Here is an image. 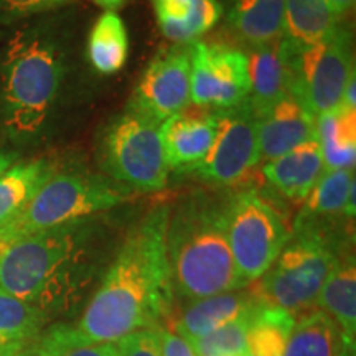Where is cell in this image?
<instances>
[{
    "label": "cell",
    "mask_w": 356,
    "mask_h": 356,
    "mask_svg": "<svg viewBox=\"0 0 356 356\" xmlns=\"http://www.w3.org/2000/svg\"><path fill=\"white\" fill-rule=\"evenodd\" d=\"M168 215L170 204H155L129 229L81 318L71 323L81 343H118L132 332L155 330L172 317Z\"/></svg>",
    "instance_id": "6da1fadb"
},
{
    "label": "cell",
    "mask_w": 356,
    "mask_h": 356,
    "mask_svg": "<svg viewBox=\"0 0 356 356\" xmlns=\"http://www.w3.org/2000/svg\"><path fill=\"white\" fill-rule=\"evenodd\" d=\"M114 254V233L97 216L25 236L0 249V291L47 315L73 309Z\"/></svg>",
    "instance_id": "7a4b0ae2"
},
{
    "label": "cell",
    "mask_w": 356,
    "mask_h": 356,
    "mask_svg": "<svg viewBox=\"0 0 356 356\" xmlns=\"http://www.w3.org/2000/svg\"><path fill=\"white\" fill-rule=\"evenodd\" d=\"M65 55L50 26L26 25L0 42V137L30 145L47 131L65 79Z\"/></svg>",
    "instance_id": "3957f363"
},
{
    "label": "cell",
    "mask_w": 356,
    "mask_h": 356,
    "mask_svg": "<svg viewBox=\"0 0 356 356\" xmlns=\"http://www.w3.org/2000/svg\"><path fill=\"white\" fill-rule=\"evenodd\" d=\"M173 293L198 300L248 287L226 234V200L195 191L170 207L165 233Z\"/></svg>",
    "instance_id": "277c9868"
},
{
    "label": "cell",
    "mask_w": 356,
    "mask_h": 356,
    "mask_svg": "<svg viewBox=\"0 0 356 356\" xmlns=\"http://www.w3.org/2000/svg\"><path fill=\"white\" fill-rule=\"evenodd\" d=\"M348 251L350 234L341 236L340 226L293 222L291 239L267 273L252 282V292L261 304L302 317L317 307L320 289Z\"/></svg>",
    "instance_id": "5b68a950"
},
{
    "label": "cell",
    "mask_w": 356,
    "mask_h": 356,
    "mask_svg": "<svg viewBox=\"0 0 356 356\" xmlns=\"http://www.w3.org/2000/svg\"><path fill=\"white\" fill-rule=\"evenodd\" d=\"M131 198L132 191L111 178L88 172L56 170L10 221L0 226V246L97 216Z\"/></svg>",
    "instance_id": "8992f818"
},
{
    "label": "cell",
    "mask_w": 356,
    "mask_h": 356,
    "mask_svg": "<svg viewBox=\"0 0 356 356\" xmlns=\"http://www.w3.org/2000/svg\"><path fill=\"white\" fill-rule=\"evenodd\" d=\"M97 160L111 180L131 191L162 190L170 172L160 122L129 108L104 127Z\"/></svg>",
    "instance_id": "52a82bcc"
},
{
    "label": "cell",
    "mask_w": 356,
    "mask_h": 356,
    "mask_svg": "<svg viewBox=\"0 0 356 356\" xmlns=\"http://www.w3.org/2000/svg\"><path fill=\"white\" fill-rule=\"evenodd\" d=\"M226 234L246 286L267 273L291 239L280 211L254 190H241L226 200Z\"/></svg>",
    "instance_id": "ba28073f"
},
{
    "label": "cell",
    "mask_w": 356,
    "mask_h": 356,
    "mask_svg": "<svg viewBox=\"0 0 356 356\" xmlns=\"http://www.w3.org/2000/svg\"><path fill=\"white\" fill-rule=\"evenodd\" d=\"M291 42V95L312 115L341 104L343 91L355 74L351 35L341 26L335 35L315 44Z\"/></svg>",
    "instance_id": "9c48e42d"
},
{
    "label": "cell",
    "mask_w": 356,
    "mask_h": 356,
    "mask_svg": "<svg viewBox=\"0 0 356 356\" xmlns=\"http://www.w3.org/2000/svg\"><path fill=\"white\" fill-rule=\"evenodd\" d=\"M218 131L210 152L188 173L215 186H243L261 165L257 118L249 101L216 109Z\"/></svg>",
    "instance_id": "30bf717a"
},
{
    "label": "cell",
    "mask_w": 356,
    "mask_h": 356,
    "mask_svg": "<svg viewBox=\"0 0 356 356\" xmlns=\"http://www.w3.org/2000/svg\"><path fill=\"white\" fill-rule=\"evenodd\" d=\"M190 99L198 108L229 109L249 99L248 55L225 43L191 42Z\"/></svg>",
    "instance_id": "8fae6325"
},
{
    "label": "cell",
    "mask_w": 356,
    "mask_h": 356,
    "mask_svg": "<svg viewBox=\"0 0 356 356\" xmlns=\"http://www.w3.org/2000/svg\"><path fill=\"white\" fill-rule=\"evenodd\" d=\"M190 43L162 48L142 74L127 108L162 124L190 106Z\"/></svg>",
    "instance_id": "7c38bea8"
},
{
    "label": "cell",
    "mask_w": 356,
    "mask_h": 356,
    "mask_svg": "<svg viewBox=\"0 0 356 356\" xmlns=\"http://www.w3.org/2000/svg\"><path fill=\"white\" fill-rule=\"evenodd\" d=\"M216 131V109L186 108L165 119L160 124V137L168 168L190 172L210 152Z\"/></svg>",
    "instance_id": "4fadbf2b"
},
{
    "label": "cell",
    "mask_w": 356,
    "mask_h": 356,
    "mask_svg": "<svg viewBox=\"0 0 356 356\" xmlns=\"http://www.w3.org/2000/svg\"><path fill=\"white\" fill-rule=\"evenodd\" d=\"M248 63L251 78L249 104L261 118L280 99L291 95V42L284 35L274 43L249 48Z\"/></svg>",
    "instance_id": "5bb4252c"
},
{
    "label": "cell",
    "mask_w": 356,
    "mask_h": 356,
    "mask_svg": "<svg viewBox=\"0 0 356 356\" xmlns=\"http://www.w3.org/2000/svg\"><path fill=\"white\" fill-rule=\"evenodd\" d=\"M317 118L292 95L257 118V142L262 163L317 139Z\"/></svg>",
    "instance_id": "9a60e30c"
},
{
    "label": "cell",
    "mask_w": 356,
    "mask_h": 356,
    "mask_svg": "<svg viewBox=\"0 0 356 356\" xmlns=\"http://www.w3.org/2000/svg\"><path fill=\"white\" fill-rule=\"evenodd\" d=\"M261 305L264 304H261L252 289L248 286L239 291L190 300V304L181 310L178 317L167 318V328L186 338L188 341H193L200 337L215 332L222 325L233 322L241 315L256 310Z\"/></svg>",
    "instance_id": "2e32d148"
},
{
    "label": "cell",
    "mask_w": 356,
    "mask_h": 356,
    "mask_svg": "<svg viewBox=\"0 0 356 356\" xmlns=\"http://www.w3.org/2000/svg\"><path fill=\"white\" fill-rule=\"evenodd\" d=\"M323 170L325 163L317 139L262 163V175L267 184L293 203L305 202Z\"/></svg>",
    "instance_id": "e0dca14e"
},
{
    "label": "cell",
    "mask_w": 356,
    "mask_h": 356,
    "mask_svg": "<svg viewBox=\"0 0 356 356\" xmlns=\"http://www.w3.org/2000/svg\"><path fill=\"white\" fill-rule=\"evenodd\" d=\"M355 218V175L353 170L325 168L317 185L305 200L296 221L338 225V220Z\"/></svg>",
    "instance_id": "ac0fdd59"
},
{
    "label": "cell",
    "mask_w": 356,
    "mask_h": 356,
    "mask_svg": "<svg viewBox=\"0 0 356 356\" xmlns=\"http://www.w3.org/2000/svg\"><path fill=\"white\" fill-rule=\"evenodd\" d=\"M228 24L249 48L277 42L286 35L284 0H234Z\"/></svg>",
    "instance_id": "d6986e66"
},
{
    "label": "cell",
    "mask_w": 356,
    "mask_h": 356,
    "mask_svg": "<svg viewBox=\"0 0 356 356\" xmlns=\"http://www.w3.org/2000/svg\"><path fill=\"white\" fill-rule=\"evenodd\" d=\"M318 310L335 322L350 341L356 340V264L353 251L341 254L320 289Z\"/></svg>",
    "instance_id": "ffe728a7"
},
{
    "label": "cell",
    "mask_w": 356,
    "mask_h": 356,
    "mask_svg": "<svg viewBox=\"0 0 356 356\" xmlns=\"http://www.w3.org/2000/svg\"><path fill=\"white\" fill-rule=\"evenodd\" d=\"M315 124L325 168L355 170L356 111L345 104H338L317 115Z\"/></svg>",
    "instance_id": "44dd1931"
},
{
    "label": "cell",
    "mask_w": 356,
    "mask_h": 356,
    "mask_svg": "<svg viewBox=\"0 0 356 356\" xmlns=\"http://www.w3.org/2000/svg\"><path fill=\"white\" fill-rule=\"evenodd\" d=\"M58 170L50 159L15 162L0 175V226L10 221Z\"/></svg>",
    "instance_id": "7402d4cb"
},
{
    "label": "cell",
    "mask_w": 356,
    "mask_h": 356,
    "mask_svg": "<svg viewBox=\"0 0 356 356\" xmlns=\"http://www.w3.org/2000/svg\"><path fill=\"white\" fill-rule=\"evenodd\" d=\"M47 320L48 315L37 305L0 291V356H12L32 343Z\"/></svg>",
    "instance_id": "603a6c76"
},
{
    "label": "cell",
    "mask_w": 356,
    "mask_h": 356,
    "mask_svg": "<svg viewBox=\"0 0 356 356\" xmlns=\"http://www.w3.org/2000/svg\"><path fill=\"white\" fill-rule=\"evenodd\" d=\"M286 37L300 44H315L341 29L340 17L327 0H284Z\"/></svg>",
    "instance_id": "cb8c5ba5"
},
{
    "label": "cell",
    "mask_w": 356,
    "mask_h": 356,
    "mask_svg": "<svg viewBox=\"0 0 356 356\" xmlns=\"http://www.w3.org/2000/svg\"><path fill=\"white\" fill-rule=\"evenodd\" d=\"M346 341L350 340L325 312L312 310L293 325L284 356H338Z\"/></svg>",
    "instance_id": "d4e9b609"
},
{
    "label": "cell",
    "mask_w": 356,
    "mask_h": 356,
    "mask_svg": "<svg viewBox=\"0 0 356 356\" xmlns=\"http://www.w3.org/2000/svg\"><path fill=\"white\" fill-rule=\"evenodd\" d=\"M129 38L126 25L115 12H104L88 38L89 63L101 74H114L126 65Z\"/></svg>",
    "instance_id": "484cf974"
},
{
    "label": "cell",
    "mask_w": 356,
    "mask_h": 356,
    "mask_svg": "<svg viewBox=\"0 0 356 356\" xmlns=\"http://www.w3.org/2000/svg\"><path fill=\"white\" fill-rule=\"evenodd\" d=\"M297 318L284 309L261 305L252 317L248 333V355L284 356Z\"/></svg>",
    "instance_id": "4316f807"
},
{
    "label": "cell",
    "mask_w": 356,
    "mask_h": 356,
    "mask_svg": "<svg viewBox=\"0 0 356 356\" xmlns=\"http://www.w3.org/2000/svg\"><path fill=\"white\" fill-rule=\"evenodd\" d=\"M259 309V307H257ZM256 309V310H257ZM256 310L191 341L197 356H246L248 333Z\"/></svg>",
    "instance_id": "83f0119b"
},
{
    "label": "cell",
    "mask_w": 356,
    "mask_h": 356,
    "mask_svg": "<svg viewBox=\"0 0 356 356\" xmlns=\"http://www.w3.org/2000/svg\"><path fill=\"white\" fill-rule=\"evenodd\" d=\"M221 17V6L216 0H191L188 15H186V26H188L191 38L197 42L218 24Z\"/></svg>",
    "instance_id": "f1b7e54d"
},
{
    "label": "cell",
    "mask_w": 356,
    "mask_h": 356,
    "mask_svg": "<svg viewBox=\"0 0 356 356\" xmlns=\"http://www.w3.org/2000/svg\"><path fill=\"white\" fill-rule=\"evenodd\" d=\"M115 346H118V356H162L157 328L129 333Z\"/></svg>",
    "instance_id": "f546056e"
},
{
    "label": "cell",
    "mask_w": 356,
    "mask_h": 356,
    "mask_svg": "<svg viewBox=\"0 0 356 356\" xmlns=\"http://www.w3.org/2000/svg\"><path fill=\"white\" fill-rule=\"evenodd\" d=\"M70 0H0L2 19H24L58 8Z\"/></svg>",
    "instance_id": "4dcf8cb0"
},
{
    "label": "cell",
    "mask_w": 356,
    "mask_h": 356,
    "mask_svg": "<svg viewBox=\"0 0 356 356\" xmlns=\"http://www.w3.org/2000/svg\"><path fill=\"white\" fill-rule=\"evenodd\" d=\"M157 332L162 356H197L193 345L186 338L178 335L170 328L163 327V325L157 328Z\"/></svg>",
    "instance_id": "1f68e13d"
},
{
    "label": "cell",
    "mask_w": 356,
    "mask_h": 356,
    "mask_svg": "<svg viewBox=\"0 0 356 356\" xmlns=\"http://www.w3.org/2000/svg\"><path fill=\"white\" fill-rule=\"evenodd\" d=\"M191 0H154L157 17L186 19Z\"/></svg>",
    "instance_id": "d6a6232c"
},
{
    "label": "cell",
    "mask_w": 356,
    "mask_h": 356,
    "mask_svg": "<svg viewBox=\"0 0 356 356\" xmlns=\"http://www.w3.org/2000/svg\"><path fill=\"white\" fill-rule=\"evenodd\" d=\"M327 2L330 3L333 12H335L340 19H345L355 6V0H327Z\"/></svg>",
    "instance_id": "836d02e7"
},
{
    "label": "cell",
    "mask_w": 356,
    "mask_h": 356,
    "mask_svg": "<svg viewBox=\"0 0 356 356\" xmlns=\"http://www.w3.org/2000/svg\"><path fill=\"white\" fill-rule=\"evenodd\" d=\"M15 162H17V155L15 154L7 152V150L0 149V175H2V173L6 172L7 168H10Z\"/></svg>",
    "instance_id": "e575fe53"
},
{
    "label": "cell",
    "mask_w": 356,
    "mask_h": 356,
    "mask_svg": "<svg viewBox=\"0 0 356 356\" xmlns=\"http://www.w3.org/2000/svg\"><path fill=\"white\" fill-rule=\"evenodd\" d=\"M95 2L97 3V6L108 8V12H114V10H118L119 7H122L126 0H95Z\"/></svg>",
    "instance_id": "d590c367"
},
{
    "label": "cell",
    "mask_w": 356,
    "mask_h": 356,
    "mask_svg": "<svg viewBox=\"0 0 356 356\" xmlns=\"http://www.w3.org/2000/svg\"><path fill=\"white\" fill-rule=\"evenodd\" d=\"M338 356H355V343H350V341H346L343 345V348L340 350V353Z\"/></svg>",
    "instance_id": "8d00e7d4"
},
{
    "label": "cell",
    "mask_w": 356,
    "mask_h": 356,
    "mask_svg": "<svg viewBox=\"0 0 356 356\" xmlns=\"http://www.w3.org/2000/svg\"><path fill=\"white\" fill-rule=\"evenodd\" d=\"M0 355H2V346H0Z\"/></svg>",
    "instance_id": "74e56055"
},
{
    "label": "cell",
    "mask_w": 356,
    "mask_h": 356,
    "mask_svg": "<svg viewBox=\"0 0 356 356\" xmlns=\"http://www.w3.org/2000/svg\"><path fill=\"white\" fill-rule=\"evenodd\" d=\"M246 356H251V355H246Z\"/></svg>",
    "instance_id": "f35d334b"
},
{
    "label": "cell",
    "mask_w": 356,
    "mask_h": 356,
    "mask_svg": "<svg viewBox=\"0 0 356 356\" xmlns=\"http://www.w3.org/2000/svg\"><path fill=\"white\" fill-rule=\"evenodd\" d=\"M0 249H2V246H0Z\"/></svg>",
    "instance_id": "ab89813d"
}]
</instances>
